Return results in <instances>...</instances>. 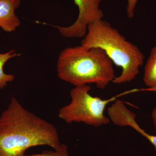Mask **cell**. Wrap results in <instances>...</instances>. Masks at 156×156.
I'll list each match as a JSON object with an SVG mask.
<instances>
[{
  "instance_id": "cell-3",
  "label": "cell",
  "mask_w": 156,
  "mask_h": 156,
  "mask_svg": "<svg viewBox=\"0 0 156 156\" xmlns=\"http://www.w3.org/2000/svg\"><path fill=\"white\" fill-rule=\"evenodd\" d=\"M84 48H99L106 53L122 73L113 83L120 84L133 80L143 65L144 56L139 48L127 41L119 31L103 19L89 24L81 42Z\"/></svg>"
},
{
  "instance_id": "cell-5",
  "label": "cell",
  "mask_w": 156,
  "mask_h": 156,
  "mask_svg": "<svg viewBox=\"0 0 156 156\" xmlns=\"http://www.w3.org/2000/svg\"><path fill=\"white\" fill-rule=\"evenodd\" d=\"M77 6L79 14L75 22L68 27L54 26L62 36L68 38L83 37L86 35L88 26L103 19L99 8L101 0H73Z\"/></svg>"
},
{
  "instance_id": "cell-4",
  "label": "cell",
  "mask_w": 156,
  "mask_h": 156,
  "mask_svg": "<svg viewBox=\"0 0 156 156\" xmlns=\"http://www.w3.org/2000/svg\"><path fill=\"white\" fill-rule=\"evenodd\" d=\"M89 85L75 87L70 92L71 101L58 111V117L67 124L83 122L95 127L106 125L109 119L105 115L107 105L118 96L107 99L90 95Z\"/></svg>"
},
{
  "instance_id": "cell-2",
  "label": "cell",
  "mask_w": 156,
  "mask_h": 156,
  "mask_svg": "<svg viewBox=\"0 0 156 156\" xmlns=\"http://www.w3.org/2000/svg\"><path fill=\"white\" fill-rule=\"evenodd\" d=\"M113 63L106 53L99 48L80 45L65 48L58 55V76L75 87L95 84L105 89L116 77Z\"/></svg>"
},
{
  "instance_id": "cell-9",
  "label": "cell",
  "mask_w": 156,
  "mask_h": 156,
  "mask_svg": "<svg viewBox=\"0 0 156 156\" xmlns=\"http://www.w3.org/2000/svg\"><path fill=\"white\" fill-rule=\"evenodd\" d=\"M19 56L20 54L16 53L14 50L7 53H0V89L5 88L8 83L14 81L15 78L14 75L7 74L4 72V66L11 58Z\"/></svg>"
},
{
  "instance_id": "cell-6",
  "label": "cell",
  "mask_w": 156,
  "mask_h": 156,
  "mask_svg": "<svg viewBox=\"0 0 156 156\" xmlns=\"http://www.w3.org/2000/svg\"><path fill=\"white\" fill-rule=\"evenodd\" d=\"M110 120L115 126L133 128L144 136L154 147L156 151V135L147 133L136 121V115L126 106L122 101L117 100L108 109Z\"/></svg>"
},
{
  "instance_id": "cell-1",
  "label": "cell",
  "mask_w": 156,
  "mask_h": 156,
  "mask_svg": "<svg viewBox=\"0 0 156 156\" xmlns=\"http://www.w3.org/2000/svg\"><path fill=\"white\" fill-rule=\"evenodd\" d=\"M56 128L23 107L15 97L0 116V156H23L29 148L60 145Z\"/></svg>"
},
{
  "instance_id": "cell-8",
  "label": "cell",
  "mask_w": 156,
  "mask_h": 156,
  "mask_svg": "<svg viewBox=\"0 0 156 156\" xmlns=\"http://www.w3.org/2000/svg\"><path fill=\"white\" fill-rule=\"evenodd\" d=\"M143 80L149 90L156 92V46L152 48L146 63Z\"/></svg>"
},
{
  "instance_id": "cell-7",
  "label": "cell",
  "mask_w": 156,
  "mask_h": 156,
  "mask_svg": "<svg viewBox=\"0 0 156 156\" xmlns=\"http://www.w3.org/2000/svg\"><path fill=\"white\" fill-rule=\"evenodd\" d=\"M20 4L21 0H0V28L4 31L12 32L20 26L15 11Z\"/></svg>"
},
{
  "instance_id": "cell-12",
  "label": "cell",
  "mask_w": 156,
  "mask_h": 156,
  "mask_svg": "<svg viewBox=\"0 0 156 156\" xmlns=\"http://www.w3.org/2000/svg\"><path fill=\"white\" fill-rule=\"evenodd\" d=\"M152 118L154 126L156 130V105L152 112Z\"/></svg>"
},
{
  "instance_id": "cell-10",
  "label": "cell",
  "mask_w": 156,
  "mask_h": 156,
  "mask_svg": "<svg viewBox=\"0 0 156 156\" xmlns=\"http://www.w3.org/2000/svg\"><path fill=\"white\" fill-rule=\"evenodd\" d=\"M23 156H69L68 148L65 144H61L54 151H45L41 154Z\"/></svg>"
},
{
  "instance_id": "cell-11",
  "label": "cell",
  "mask_w": 156,
  "mask_h": 156,
  "mask_svg": "<svg viewBox=\"0 0 156 156\" xmlns=\"http://www.w3.org/2000/svg\"><path fill=\"white\" fill-rule=\"evenodd\" d=\"M138 0H127V6L126 9L127 16L129 18L134 17V11Z\"/></svg>"
}]
</instances>
